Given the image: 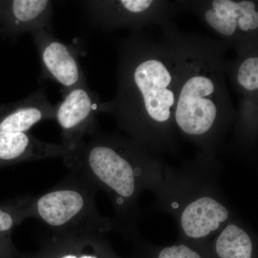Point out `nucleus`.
Listing matches in <instances>:
<instances>
[{
  "label": "nucleus",
  "mask_w": 258,
  "mask_h": 258,
  "mask_svg": "<svg viewBox=\"0 0 258 258\" xmlns=\"http://www.w3.org/2000/svg\"><path fill=\"white\" fill-rule=\"evenodd\" d=\"M28 215L52 232H93L97 228L91 186L71 172L47 192L30 196Z\"/></svg>",
  "instance_id": "3"
},
{
  "label": "nucleus",
  "mask_w": 258,
  "mask_h": 258,
  "mask_svg": "<svg viewBox=\"0 0 258 258\" xmlns=\"http://www.w3.org/2000/svg\"><path fill=\"white\" fill-rule=\"evenodd\" d=\"M228 215L227 209L213 199L200 198L185 209L181 215V226L186 235L201 238L217 230Z\"/></svg>",
  "instance_id": "11"
},
{
  "label": "nucleus",
  "mask_w": 258,
  "mask_h": 258,
  "mask_svg": "<svg viewBox=\"0 0 258 258\" xmlns=\"http://www.w3.org/2000/svg\"><path fill=\"white\" fill-rule=\"evenodd\" d=\"M91 22L107 29L137 28L147 22L161 20L166 8L152 0L81 2Z\"/></svg>",
  "instance_id": "7"
},
{
  "label": "nucleus",
  "mask_w": 258,
  "mask_h": 258,
  "mask_svg": "<svg viewBox=\"0 0 258 258\" xmlns=\"http://www.w3.org/2000/svg\"><path fill=\"white\" fill-rule=\"evenodd\" d=\"M32 35L40 57L42 76L62 86L61 93L86 81L76 47L64 43L45 29Z\"/></svg>",
  "instance_id": "6"
},
{
  "label": "nucleus",
  "mask_w": 258,
  "mask_h": 258,
  "mask_svg": "<svg viewBox=\"0 0 258 258\" xmlns=\"http://www.w3.org/2000/svg\"><path fill=\"white\" fill-rule=\"evenodd\" d=\"M159 258H201L196 252L184 244L166 247L161 250Z\"/></svg>",
  "instance_id": "16"
},
{
  "label": "nucleus",
  "mask_w": 258,
  "mask_h": 258,
  "mask_svg": "<svg viewBox=\"0 0 258 258\" xmlns=\"http://www.w3.org/2000/svg\"><path fill=\"white\" fill-rule=\"evenodd\" d=\"M61 94L62 101L55 105V120L61 129L62 145L71 152L94 130L101 102L87 81Z\"/></svg>",
  "instance_id": "5"
},
{
  "label": "nucleus",
  "mask_w": 258,
  "mask_h": 258,
  "mask_svg": "<svg viewBox=\"0 0 258 258\" xmlns=\"http://www.w3.org/2000/svg\"><path fill=\"white\" fill-rule=\"evenodd\" d=\"M70 152L62 144L43 142L28 132L0 134V168L49 158H63Z\"/></svg>",
  "instance_id": "10"
},
{
  "label": "nucleus",
  "mask_w": 258,
  "mask_h": 258,
  "mask_svg": "<svg viewBox=\"0 0 258 258\" xmlns=\"http://www.w3.org/2000/svg\"><path fill=\"white\" fill-rule=\"evenodd\" d=\"M181 64L179 40L157 45L131 37L120 48L116 95L101 102L100 113H111L128 129L145 119L169 123L174 119Z\"/></svg>",
  "instance_id": "1"
},
{
  "label": "nucleus",
  "mask_w": 258,
  "mask_h": 258,
  "mask_svg": "<svg viewBox=\"0 0 258 258\" xmlns=\"http://www.w3.org/2000/svg\"><path fill=\"white\" fill-rule=\"evenodd\" d=\"M37 258H99L93 252V232H52Z\"/></svg>",
  "instance_id": "12"
},
{
  "label": "nucleus",
  "mask_w": 258,
  "mask_h": 258,
  "mask_svg": "<svg viewBox=\"0 0 258 258\" xmlns=\"http://www.w3.org/2000/svg\"><path fill=\"white\" fill-rule=\"evenodd\" d=\"M52 12L49 0H2V35L13 38L44 30L50 25Z\"/></svg>",
  "instance_id": "8"
},
{
  "label": "nucleus",
  "mask_w": 258,
  "mask_h": 258,
  "mask_svg": "<svg viewBox=\"0 0 258 258\" xmlns=\"http://www.w3.org/2000/svg\"><path fill=\"white\" fill-rule=\"evenodd\" d=\"M55 105L40 88L23 100L0 105V134L28 132L42 120L55 119Z\"/></svg>",
  "instance_id": "9"
},
{
  "label": "nucleus",
  "mask_w": 258,
  "mask_h": 258,
  "mask_svg": "<svg viewBox=\"0 0 258 258\" xmlns=\"http://www.w3.org/2000/svg\"><path fill=\"white\" fill-rule=\"evenodd\" d=\"M2 0H0V14H1Z\"/></svg>",
  "instance_id": "17"
},
{
  "label": "nucleus",
  "mask_w": 258,
  "mask_h": 258,
  "mask_svg": "<svg viewBox=\"0 0 258 258\" xmlns=\"http://www.w3.org/2000/svg\"><path fill=\"white\" fill-rule=\"evenodd\" d=\"M205 23L220 36L240 45L241 52L255 47L257 3L251 0H213L201 8Z\"/></svg>",
  "instance_id": "4"
},
{
  "label": "nucleus",
  "mask_w": 258,
  "mask_h": 258,
  "mask_svg": "<svg viewBox=\"0 0 258 258\" xmlns=\"http://www.w3.org/2000/svg\"><path fill=\"white\" fill-rule=\"evenodd\" d=\"M30 196H23L0 204V258H13L12 235L17 226L28 219Z\"/></svg>",
  "instance_id": "13"
},
{
  "label": "nucleus",
  "mask_w": 258,
  "mask_h": 258,
  "mask_svg": "<svg viewBox=\"0 0 258 258\" xmlns=\"http://www.w3.org/2000/svg\"><path fill=\"white\" fill-rule=\"evenodd\" d=\"M234 69L235 83L245 99L255 100L258 92V56L254 48L242 52Z\"/></svg>",
  "instance_id": "14"
},
{
  "label": "nucleus",
  "mask_w": 258,
  "mask_h": 258,
  "mask_svg": "<svg viewBox=\"0 0 258 258\" xmlns=\"http://www.w3.org/2000/svg\"><path fill=\"white\" fill-rule=\"evenodd\" d=\"M216 251L221 258H251L252 242L243 230L230 225L217 239Z\"/></svg>",
  "instance_id": "15"
},
{
  "label": "nucleus",
  "mask_w": 258,
  "mask_h": 258,
  "mask_svg": "<svg viewBox=\"0 0 258 258\" xmlns=\"http://www.w3.org/2000/svg\"><path fill=\"white\" fill-rule=\"evenodd\" d=\"M209 44L180 42L181 76L174 120L187 135L208 133L222 115L233 113L224 80L225 66Z\"/></svg>",
  "instance_id": "2"
},
{
  "label": "nucleus",
  "mask_w": 258,
  "mask_h": 258,
  "mask_svg": "<svg viewBox=\"0 0 258 258\" xmlns=\"http://www.w3.org/2000/svg\"><path fill=\"white\" fill-rule=\"evenodd\" d=\"M176 204L174 203V204H173V205H176ZM173 207H174V208H175V205H173ZM177 207H178V205H176V208H177Z\"/></svg>",
  "instance_id": "18"
}]
</instances>
